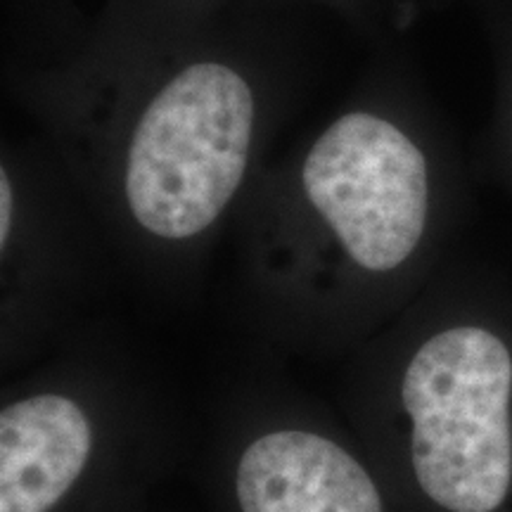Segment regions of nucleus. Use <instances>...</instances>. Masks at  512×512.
Wrapping results in <instances>:
<instances>
[{"instance_id":"7ed1b4c3","label":"nucleus","mask_w":512,"mask_h":512,"mask_svg":"<svg viewBox=\"0 0 512 512\" xmlns=\"http://www.w3.org/2000/svg\"><path fill=\"white\" fill-rule=\"evenodd\" d=\"M304 190L358 266L392 271L418 247L427 164L389 121L366 112L335 121L306 157Z\"/></svg>"},{"instance_id":"39448f33","label":"nucleus","mask_w":512,"mask_h":512,"mask_svg":"<svg viewBox=\"0 0 512 512\" xmlns=\"http://www.w3.org/2000/svg\"><path fill=\"white\" fill-rule=\"evenodd\" d=\"M91 425L67 396L43 394L0 415V512H48L91 456Z\"/></svg>"},{"instance_id":"f03ea898","label":"nucleus","mask_w":512,"mask_h":512,"mask_svg":"<svg viewBox=\"0 0 512 512\" xmlns=\"http://www.w3.org/2000/svg\"><path fill=\"white\" fill-rule=\"evenodd\" d=\"M254 100L223 64L176 76L138 121L126 164V197L140 226L166 240L202 233L245 174Z\"/></svg>"},{"instance_id":"423d86ee","label":"nucleus","mask_w":512,"mask_h":512,"mask_svg":"<svg viewBox=\"0 0 512 512\" xmlns=\"http://www.w3.org/2000/svg\"><path fill=\"white\" fill-rule=\"evenodd\" d=\"M10 216H12V190L8 176H0V242L5 245L10 233Z\"/></svg>"},{"instance_id":"20e7f679","label":"nucleus","mask_w":512,"mask_h":512,"mask_svg":"<svg viewBox=\"0 0 512 512\" xmlns=\"http://www.w3.org/2000/svg\"><path fill=\"white\" fill-rule=\"evenodd\" d=\"M235 484L242 512H382L361 463L309 432L256 439L240 458Z\"/></svg>"},{"instance_id":"f257e3e1","label":"nucleus","mask_w":512,"mask_h":512,"mask_svg":"<svg viewBox=\"0 0 512 512\" xmlns=\"http://www.w3.org/2000/svg\"><path fill=\"white\" fill-rule=\"evenodd\" d=\"M512 358L484 328H451L418 349L403 377L411 458L427 496L451 512H491L512 479Z\"/></svg>"}]
</instances>
